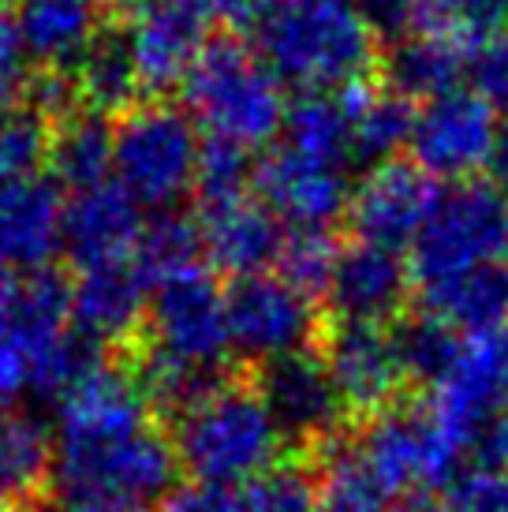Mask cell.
Masks as SVG:
<instances>
[{"label":"cell","mask_w":508,"mask_h":512,"mask_svg":"<svg viewBox=\"0 0 508 512\" xmlns=\"http://www.w3.org/2000/svg\"><path fill=\"white\" fill-rule=\"evenodd\" d=\"M251 49L281 86L344 94L374 83L381 42L355 0H269L251 27Z\"/></svg>","instance_id":"6da1fadb"},{"label":"cell","mask_w":508,"mask_h":512,"mask_svg":"<svg viewBox=\"0 0 508 512\" xmlns=\"http://www.w3.org/2000/svg\"><path fill=\"white\" fill-rule=\"evenodd\" d=\"M180 456V468L195 483L251 486L266 479L288 453L281 427L247 370L225 382L165 423Z\"/></svg>","instance_id":"7a4b0ae2"},{"label":"cell","mask_w":508,"mask_h":512,"mask_svg":"<svg viewBox=\"0 0 508 512\" xmlns=\"http://www.w3.org/2000/svg\"><path fill=\"white\" fill-rule=\"evenodd\" d=\"M187 113L206 139L262 150L281 139L284 86L269 75L251 45L236 34H213L184 83Z\"/></svg>","instance_id":"3957f363"},{"label":"cell","mask_w":508,"mask_h":512,"mask_svg":"<svg viewBox=\"0 0 508 512\" xmlns=\"http://www.w3.org/2000/svg\"><path fill=\"white\" fill-rule=\"evenodd\" d=\"M202 135L187 109L172 101H142L116 120V187L139 210H176L195 195Z\"/></svg>","instance_id":"277c9868"},{"label":"cell","mask_w":508,"mask_h":512,"mask_svg":"<svg viewBox=\"0 0 508 512\" xmlns=\"http://www.w3.org/2000/svg\"><path fill=\"white\" fill-rule=\"evenodd\" d=\"M508 258V195L490 180H464L438 191L419 240L411 243L415 288L460 277Z\"/></svg>","instance_id":"5b68a950"},{"label":"cell","mask_w":508,"mask_h":512,"mask_svg":"<svg viewBox=\"0 0 508 512\" xmlns=\"http://www.w3.org/2000/svg\"><path fill=\"white\" fill-rule=\"evenodd\" d=\"M359 453L393 494L445 490L460 475L464 441L438 415L430 400L404 397L400 404L363 419Z\"/></svg>","instance_id":"8992f818"},{"label":"cell","mask_w":508,"mask_h":512,"mask_svg":"<svg viewBox=\"0 0 508 512\" xmlns=\"http://www.w3.org/2000/svg\"><path fill=\"white\" fill-rule=\"evenodd\" d=\"M180 456L165 423H150L146 430L124 441L86 449V453H57L53 490L64 501H131L150 505L154 498H169L180 475Z\"/></svg>","instance_id":"52a82bcc"},{"label":"cell","mask_w":508,"mask_h":512,"mask_svg":"<svg viewBox=\"0 0 508 512\" xmlns=\"http://www.w3.org/2000/svg\"><path fill=\"white\" fill-rule=\"evenodd\" d=\"M225 307L232 356H240L247 370L318 348L329 322L318 303H311L277 273L236 277L225 288Z\"/></svg>","instance_id":"ba28073f"},{"label":"cell","mask_w":508,"mask_h":512,"mask_svg":"<svg viewBox=\"0 0 508 512\" xmlns=\"http://www.w3.org/2000/svg\"><path fill=\"white\" fill-rule=\"evenodd\" d=\"M142 344L161 356L202 370H228L232 337H228L225 288L210 270H191L172 277L150 292V314Z\"/></svg>","instance_id":"9c48e42d"},{"label":"cell","mask_w":508,"mask_h":512,"mask_svg":"<svg viewBox=\"0 0 508 512\" xmlns=\"http://www.w3.org/2000/svg\"><path fill=\"white\" fill-rule=\"evenodd\" d=\"M53 408H57V430H53L57 453L101 449L139 434L150 423H161L139 374L116 352L90 370L79 385H71Z\"/></svg>","instance_id":"30bf717a"},{"label":"cell","mask_w":508,"mask_h":512,"mask_svg":"<svg viewBox=\"0 0 508 512\" xmlns=\"http://www.w3.org/2000/svg\"><path fill=\"white\" fill-rule=\"evenodd\" d=\"M127 42L135 53L146 101H169L187 83L210 42V19L198 0H131L124 12Z\"/></svg>","instance_id":"8fae6325"},{"label":"cell","mask_w":508,"mask_h":512,"mask_svg":"<svg viewBox=\"0 0 508 512\" xmlns=\"http://www.w3.org/2000/svg\"><path fill=\"white\" fill-rule=\"evenodd\" d=\"M247 374H251V382L258 385L266 408L277 419L288 449H299L303 460L314 449H322L325 441L348 434V412L340 404L318 348L273 359V363L247 370Z\"/></svg>","instance_id":"7c38bea8"},{"label":"cell","mask_w":508,"mask_h":512,"mask_svg":"<svg viewBox=\"0 0 508 512\" xmlns=\"http://www.w3.org/2000/svg\"><path fill=\"white\" fill-rule=\"evenodd\" d=\"M318 356L333 378V389L348 419L363 423L408 397V378L396 356L393 326H363V322L329 318Z\"/></svg>","instance_id":"4fadbf2b"},{"label":"cell","mask_w":508,"mask_h":512,"mask_svg":"<svg viewBox=\"0 0 508 512\" xmlns=\"http://www.w3.org/2000/svg\"><path fill=\"white\" fill-rule=\"evenodd\" d=\"M497 116L475 90L456 86L441 98L419 105L415 131H411V161L445 184L479 180L490 161Z\"/></svg>","instance_id":"5bb4252c"},{"label":"cell","mask_w":508,"mask_h":512,"mask_svg":"<svg viewBox=\"0 0 508 512\" xmlns=\"http://www.w3.org/2000/svg\"><path fill=\"white\" fill-rule=\"evenodd\" d=\"M434 202H438V184L415 161L396 157L359 176L344 221L359 243L404 251L419 240Z\"/></svg>","instance_id":"9a60e30c"},{"label":"cell","mask_w":508,"mask_h":512,"mask_svg":"<svg viewBox=\"0 0 508 512\" xmlns=\"http://www.w3.org/2000/svg\"><path fill=\"white\" fill-rule=\"evenodd\" d=\"M352 187L348 169L299 157L284 146L254 157V195L292 228H333L348 214Z\"/></svg>","instance_id":"2e32d148"},{"label":"cell","mask_w":508,"mask_h":512,"mask_svg":"<svg viewBox=\"0 0 508 512\" xmlns=\"http://www.w3.org/2000/svg\"><path fill=\"white\" fill-rule=\"evenodd\" d=\"M150 281L131 258L90 266L71 277V326L116 356L131 352L146 333Z\"/></svg>","instance_id":"e0dca14e"},{"label":"cell","mask_w":508,"mask_h":512,"mask_svg":"<svg viewBox=\"0 0 508 512\" xmlns=\"http://www.w3.org/2000/svg\"><path fill=\"white\" fill-rule=\"evenodd\" d=\"M411 296H415V277L400 251L355 240L352 247H340L325 307L333 322L396 326L404 314H411Z\"/></svg>","instance_id":"ac0fdd59"},{"label":"cell","mask_w":508,"mask_h":512,"mask_svg":"<svg viewBox=\"0 0 508 512\" xmlns=\"http://www.w3.org/2000/svg\"><path fill=\"white\" fill-rule=\"evenodd\" d=\"M430 404L464 441V453L482 423L508 415V322L490 333L467 337L452 378L434 389Z\"/></svg>","instance_id":"d6986e66"},{"label":"cell","mask_w":508,"mask_h":512,"mask_svg":"<svg viewBox=\"0 0 508 512\" xmlns=\"http://www.w3.org/2000/svg\"><path fill=\"white\" fill-rule=\"evenodd\" d=\"M64 191L49 176L0 184V266L8 273L49 270L60 255Z\"/></svg>","instance_id":"ffe728a7"},{"label":"cell","mask_w":508,"mask_h":512,"mask_svg":"<svg viewBox=\"0 0 508 512\" xmlns=\"http://www.w3.org/2000/svg\"><path fill=\"white\" fill-rule=\"evenodd\" d=\"M198 221H202V240H206V262L213 270L228 273L232 281L273 270L284 236H288L284 221L258 195L206 206L198 210Z\"/></svg>","instance_id":"44dd1931"},{"label":"cell","mask_w":508,"mask_h":512,"mask_svg":"<svg viewBox=\"0 0 508 512\" xmlns=\"http://www.w3.org/2000/svg\"><path fill=\"white\" fill-rule=\"evenodd\" d=\"M142 232L139 206L127 199L116 184H101L79 191L64 202V228H60V251L68 255L75 270L105 266L131 258Z\"/></svg>","instance_id":"7402d4cb"},{"label":"cell","mask_w":508,"mask_h":512,"mask_svg":"<svg viewBox=\"0 0 508 512\" xmlns=\"http://www.w3.org/2000/svg\"><path fill=\"white\" fill-rule=\"evenodd\" d=\"M471 45L460 42L445 27H415L400 42L381 49L378 79L393 94L415 101H434L441 94L456 90V83L467 75Z\"/></svg>","instance_id":"603a6c76"},{"label":"cell","mask_w":508,"mask_h":512,"mask_svg":"<svg viewBox=\"0 0 508 512\" xmlns=\"http://www.w3.org/2000/svg\"><path fill=\"white\" fill-rule=\"evenodd\" d=\"M109 15L98 0H23L12 27L34 68L75 72Z\"/></svg>","instance_id":"cb8c5ba5"},{"label":"cell","mask_w":508,"mask_h":512,"mask_svg":"<svg viewBox=\"0 0 508 512\" xmlns=\"http://www.w3.org/2000/svg\"><path fill=\"white\" fill-rule=\"evenodd\" d=\"M57 475V438L38 415H0V512H42Z\"/></svg>","instance_id":"d4e9b609"},{"label":"cell","mask_w":508,"mask_h":512,"mask_svg":"<svg viewBox=\"0 0 508 512\" xmlns=\"http://www.w3.org/2000/svg\"><path fill=\"white\" fill-rule=\"evenodd\" d=\"M71 333V277L57 266L19 273L8 307V344L34 363Z\"/></svg>","instance_id":"484cf974"},{"label":"cell","mask_w":508,"mask_h":512,"mask_svg":"<svg viewBox=\"0 0 508 512\" xmlns=\"http://www.w3.org/2000/svg\"><path fill=\"white\" fill-rule=\"evenodd\" d=\"M116 154V120L83 105L79 113L60 120L53 135H49V180L60 191H90V187L109 184L105 176L113 172Z\"/></svg>","instance_id":"4316f807"},{"label":"cell","mask_w":508,"mask_h":512,"mask_svg":"<svg viewBox=\"0 0 508 512\" xmlns=\"http://www.w3.org/2000/svg\"><path fill=\"white\" fill-rule=\"evenodd\" d=\"M75 79H79L86 105L113 116V120H120L124 113H131L135 105L146 101L139 68H135V53H131V42H127L124 15L113 12L105 19L98 38L90 42L83 60L75 64Z\"/></svg>","instance_id":"83f0119b"},{"label":"cell","mask_w":508,"mask_h":512,"mask_svg":"<svg viewBox=\"0 0 508 512\" xmlns=\"http://www.w3.org/2000/svg\"><path fill=\"white\" fill-rule=\"evenodd\" d=\"M423 311L441 318L464 337H479L508 322V266L490 262L479 270H467L460 277L419 288Z\"/></svg>","instance_id":"f1b7e54d"},{"label":"cell","mask_w":508,"mask_h":512,"mask_svg":"<svg viewBox=\"0 0 508 512\" xmlns=\"http://www.w3.org/2000/svg\"><path fill=\"white\" fill-rule=\"evenodd\" d=\"M340 101L348 109L352 157L359 165L374 169L381 161H396V154L404 146H411V131H415V113L419 109L408 98L393 94L381 79L344 90Z\"/></svg>","instance_id":"f546056e"},{"label":"cell","mask_w":508,"mask_h":512,"mask_svg":"<svg viewBox=\"0 0 508 512\" xmlns=\"http://www.w3.org/2000/svg\"><path fill=\"white\" fill-rule=\"evenodd\" d=\"M307 468L314 471L318 512H393V490L370 471L352 434H340L314 449Z\"/></svg>","instance_id":"4dcf8cb0"},{"label":"cell","mask_w":508,"mask_h":512,"mask_svg":"<svg viewBox=\"0 0 508 512\" xmlns=\"http://www.w3.org/2000/svg\"><path fill=\"white\" fill-rule=\"evenodd\" d=\"M299 157H311L322 165L348 169L352 157V128H348V109L340 94H299L288 113H284L281 143Z\"/></svg>","instance_id":"1f68e13d"},{"label":"cell","mask_w":508,"mask_h":512,"mask_svg":"<svg viewBox=\"0 0 508 512\" xmlns=\"http://www.w3.org/2000/svg\"><path fill=\"white\" fill-rule=\"evenodd\" d=\"M131 262L150 281V288L165 285L172 277H184L191 270H206V240L198 214L184 210H161L150 221H142L139 243L131 251Z\"/></svg>","instance_id":"d6a6232c"},{"label":"cell","mask_w":508,"mask_h":512,"mask_svg":"<svg viewBox=\"0 0 508 512\" xmlns=\"http://www.w3.org/2000/svg\"><path fill=\"white\" fill-rule=\"evenodd\" d=\"M396 356L404 367L408 385H426L438 389L452 378V370L464 356V333H456L452 326H445L434 314H404L393 326Z\"/></svg>","instance_id":"836d02e7"},{"label":"cell","mask_w":508,"mask_h":512,"mask_svg":"<svg viewBox=\"0 0 508 512\" xmlns=\"http://www.w3.org/2000/svg\"><path fill=\"white\" fill-rule=\"evenodd\" d=\"M337 258L340 243L333 240V228H288L273 273L325 311V296H329L333 273H337Z\"/></svg>","instance_id":"e575fe53"},{"label":"cell","mask_w":508,"mask_h":512,"mask_svg":"<svg viewBox=\"0 0 508 512\" xmlns=\"http://www.w3.org/2000/svg\"><path fill=\"white\" fill-rule=\"evenodd\" d=\"M254 195V157L251 150L221 139H202L198 154V176H195V202L198 210L221 206V202Z\"/></svg>","instance_id":"d590c367"},{"label":"cell","mask_w":508,"mask_h":512,"mask_svg":"<svg viewBox=\"0 0 508 512\" xmlns=\"http://www.w3.org/2000/svg\"><path fill=\"white\" fill-rule=\"evenodd\" d=\"M49 135L53 128L30 109L8 116L0 124V184L42 176L49 161Z\"/></svg>","instance_id":"8d00e7d4"},{"label":"cell","mask_w":508,"mask_h":512,"mask_svg":"<svg viewBox=\"0 0 508 512\" xmlns=\"http://www.w3.org/2000/svg\"><path fill=\"white\" fill-rule=\"evenodd\" d=\"M445 512H508V468H471L460 471L445 494Z\"/></svg>","instance_id":"74e56055"},{"label":"cell","mask_w":508,"mask_h":512,"mask_svg":"<svg viewBox=\"0 0 508 512\" xmlns=\"http://www.w3.org/2000/svg\"><path fill=\"white\" fill-rule=\"evenodd\" d=\"M251 512H318L314 479L307 468H277L266 479L247 486Z\"/></svg>","instance_id":"f35d334b"},{"label":"cell","mask_w":508,"mask_h":512,"mask_svg":"<svg viewBox=\"0 0 508 512\" xmlns=\"http://www.w3.org/2000/svg\"><path fill=\"white\" fill-rule=\"evenodd\" d=\"M34 60L19 45L12 23H0V124L8 116L23 113L30 101V83H34Z\"/></svg>","instance_id":"ab89813d"},{"label":"cell","mask_w":508,"mask_h":512,"mask_svg":"<svg viewBox=\"0 0 508 512\" xmlns=\"http://www.w3.org/2000/svg\"><path fill=\"white\" fill-rule=\"evenodd\" d=\"M467 75H471V90L490 109H505L508 116V27L471 49Z\"/></svg>","instance_id":"60d3db41"},{"label":"cell","mask_w":508,"mask_h":512,"mask_svg":"<svg viewBox=\"0 0 508 512\" xmlns=\"http://www.w3.org/2000/svg\"><path fill=\"white\" fill-rule=\"evenodd\" d=\"M161 512H251V494H247V486L187 479L161 501Z\"/></svg>","instance_id":"b9f144b4"},{"label":"cell","mask_w":508,"mask_h":512,"mask_svg":"<svg viewBox=\"0 0 508 512\" xmlns=\"http://www.w3.org/2000/svg\"><path fill=\"white\" fill-rule=\"evenodd\" d=\"M198 4L210 23L225 27V34H236V30H251L258 23L269 0H198Z\"/></svg>","instance_id":"7bdbcfd3"},{"label":"cell","mask_w":508,"mask_h":512,"mask_svg":"<svg viewBox=\"0 0 508 512\" xmlns=\"http://www.w3.org/2000/svg\"><path fill=\"white\" fill-rule=\"evenodd\" d=\"M486 180L497 187V191H505L508 195V116L505 120H497V131H494V146H490V161H486Z\"/></svg>","instance_id":"ee69618b"},{"label":"cell","mask_w":508,"mask_h":512,"mask_svg":"<svg viewBox=\"0 0 508 512\" xmlns=\"http://www.w3.org/2000/svg\"><path fill=\"white\" fill-rule=\"evenodd\" d=\"M393 512H445V509H441V498L434 490H415V494H400Z\"/></svg>","instance_id":"f6af8a7d"},{"label":"cell","mask_w":508,"mask_h":512,"mask_svg":"<svg viewBox=\"0 0 508 512\" xmlns=\"http://www.w3.org/2000/svg\"><path fill=\"white\" fill-rule=\"evenodd\" d=\"M60 512H150L146 505H131V501H64Z\"/></svg>","instance_id":"bcb514c9"},{"label":"cell","mask_w":508,"mask_h":512,"mask_svg":"<svg viewBox=\"0 0 508 512\" xmlns=\"http://www.w3.org/2000/svg\"><path fill=\"white\" fill-rule=\"evenodd\" d=\"M15 281H19V273H8L0 266V344H8V307L15 296Z\"/></svg>","instance_id":"7dc6e473"},{"label":"cell","mask_w":508,"mask_h":512,"mask_svg":"<svg viewBox=\"0 0 508 512\" xmlns=\"http://www.w3.org/2000/svg\"><path fill=\"white\" fill-rule=\"evenodd\" d=\"M12 393H8V389H4V385H0V415H4V412H8V404H12Z\"/></svg>","instance_id":"c3c4849f"},{"label":"cell","mask_w":508,"mask_h":512,"mask_svg":"<svg viewBox=\"0 0 508 512\" xmlns=\"http://www.w3.org/2000/svg\"><path fill=\"white\" fill-rule=\"evenodd\" d=\"M98 4H101V8H105V12H116V4H124V8H127L131 0H98Z\"/></svg>","instance_id":"681fc988"},{"label":"cell","mask_w":508,"mask_h":512,"mask_svg":"<svg viewBox=\"0 0 508 512\" xmlns=\"http://www.w3.org/2000/svg\"><path fill=\"white\" fill-rule=\"evenodd\" d=\"M12 4H15V0H0V23H4V15L12 12Z\"/></svg>","instance_id":"f907efd6"},{"label":"cell","mask_w":508,"mask_h":512,"mask_svg":"<svg viewBox=\"0 0 508 512\" xmlns=\"http://www.w3.org/2000/svg\"><path fill=\"white\" fill-rule=\"evenodd\" d=\"M430 4H445V0H430Z\"/></svg>","instance_id":"816d5d0a"},{"label":"cell","mask_w":508,"mask_h":512,"mask_svg":"<svg viewBox=\"0 0 508 512\" xmlns=\"http://www.w3.org/2000/svg\"><path fill=\"white\" fill-rule=\"evenodd\" d=\"M355 4H359V0H355Z\"/></svg>","instance_id":"f5cc1de1"}]
</instances>
